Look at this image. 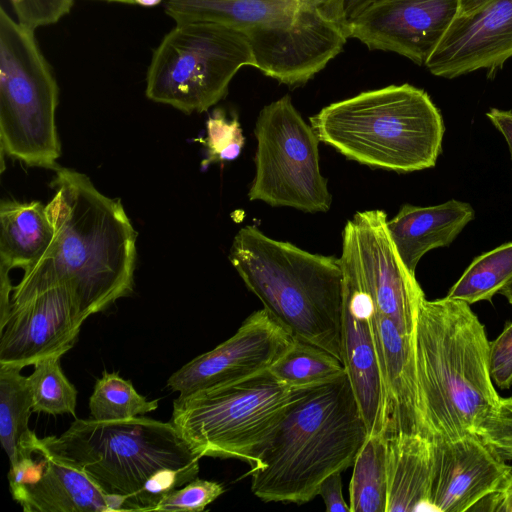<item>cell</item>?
<instances>
[{"mask_svg": "<svg viewBox=\"0 0 512 512\" xmlns=\"http://www.w3.org/2000/svg\"><path fill=\"white\" fill-rule=\"evenodd\" d=\"M39 455L38 460H34L32 456H25L10 465L7 476L11 493L23 486L35 484L42 478L47 466V458Z\"/></svg>", "mask_w": 512, "mask_h": 512, "instance_id": "d590c367", "label": "cell"}, {"mask_svg": "<svg viewBox=\"0 0 512 512\" xmlns=\"http://www.w3.org/2000/svg\"><path fill=\"white\" fill-rule=\"evenodd\" d=\"M134 4H139L146 7L158 5L162 0H133Z\"/></svg>", "mask_w": 512, "mask_h": 512, "instance_id": "7bdbcfd3", "label": "cell"}, {"mask_svg": "<svg viewBox=\"0 0 512 512\" xmlns=\"http://www.w3.org/2000/svg\"><path fill=\"white\" fill-rule=\"evenodd\" d=\"M74 0H10L17 21L37 29L57 23L67 15Z\"/></svg>", "mask_w": 512, "mask_h": 512, "instance_id": "836d02e7", "label": "cell"}, {"mask_svg": "<svg viewBox=\"0 0 512 512\" xmlns=\"http://www.w3.org/2000/svg\"><path fill=\"white\" fill-rule=\"evenodd\" d=\"M387 219L384 210L373 209L356 212L346 222L340 267L368 295L375 311L403 334L413 335L425 294L401 260Z\"/></svg>", "mask_w": 512, "mask_h": 512, "instance_id": "7c38bea8", "label": "cell"}, {"mask_svg": "<svg viewBox=\"0 0 512 512\" xmlns=\"http://www.w3.org/2000/svg\"><path fill=\"white\" fill-rule=\"evenodd\" d=\"M477 434L500 457L512 461V397H500Z\"/></svg>", "mask_w": 512, "mask_h": 512, "instance_id": "d6a6232c", "label": "cell"}, {"mask_svg": "<svg viewBox=\"0 0 512 512\" xmlns=\"http://www.w3.org/2000/svg\"><path fill=\"white\" fill-rule=\"evenodd\" d=\"M309 121L320 142L347 159L398 173L434 167L445 131L428 93L407 83L331 103Z\"/></svg>", "mask_w": 512, "mask_h": 512, "instance_id": "8992f818", "label": "cell"}, {"mask_svg": "<svg viewBox=\"0 0 512 512\" xmlns=\"http://www.w3.org/2000/svg\"><path fill=\"white\" fill-rule=\"evenodd\" d=\"M46 204L55 229L46 254L24 270L11 303L64 286L87 319L133 290L137 232L119 199H112L84 174L58 167Z\"/></svg>", "mask_w": 512, "mask_h": 512, "instance_id": "6da1fadb", "label": "cell"}, {"mask_svg": "<svg viewBox=\"0 0 512 512\" xmlns=\"http://www.w3.org/2000/svg\"><path fill=\"white\" fill-rule=\"evenodd\" d=\"M349 485L350 512H386V441L368 435L353 463Z\"/></svg>", "mask_w": 512, "mask_h": 512, "instance_id": "d4e9b609", "label": "cell"}, {"mask_svg": "<svg viewBox=\"0 0 512 512\" xmlns=\"http://www.w3.org/2000/svg\"><path fill=\"white\" fill-rule=\"evenodd\" d=\"M268 371L281 383L296 388L327 384L346 374L343 362L336 356L295 338Z\"/></svg>", "mask_w": 512, "mask_h": 512, "instance_id": "484cf974", "label": "cell"}, {"mask_svg": "<svg viewBox=\"0 0 512 512\" xmlns=\"http://www.w3.org/2000/svg\"><path fill=\"white\" fill-rule=\"evenodd\" d=\"M48 453L87 474L106 494L130 497L163 468L199 463L171 422L146 417L116 421L75 419L59 436L41 438Z\"/></svg>", "mask_w": 512, "mask_h": 512, "instance_id": "52a82bcc", "label": "cell"}, {"mask_svg": "<svg viewBox=\"0 0 512 512\" xmlns=\"http://www.w3.org/2000/svg\"><path fill=\"white\" fill-rule=\"evenodd\" d=\"M512 279V242L476 257L446 297L469 305L490 301Z\"/></svg>", "mask_w": 512, "mask_h": 512, "instance_id": "4316f807", "label": "cell"}, {"mask_svg": "<svg viewBox=\"0 0 512 512\" xmlns=\"http://www.w3.org/2000/svg\"><path fill=\"white\" fill-rule=\"evenodd\" d=\"M228 258L263 308L293 338L326 350L342 361L343 284L339 258L275 240L251 225L236 233Z\"/></svg>", "mask_w": 512, "mask_h": 512, "instance_id": "5b68a950", "label": "cell"}, {"mask_svg": "<svg viewBox=\"0 0 512 512\" xmlns=\"http://www.w3.org/2000/svg\"><path fill=\"white\" fill-rule=\"evenodd\" d=\"M311 388L285 385L267 370L233 385L178 396L170 422L201 458L238 459L249 465Z\"/></svg>", "mask_w": 512, "mask_h": 512, "instance_id": "ba28073f", "label": "cell"}, {"mask_svg": "<svg viewBox=\"0 0 512 512\" xmlns=\"http://www.w3.org/2000/svg\"><path fill=\"white\" fill-rule=\"evenodd\" d=\"M318 496L324 501L327 512H350L342 494L341 471L334 472L324 479L319 487Z\"/></svg>", "mask_w": 512, "mask_h": 512, "instance_id": "8d00e7d4", "label": "cell"}, {"mask_svg": "<svg viewBox=\"0 0 512 512\" xmlns=\"http://www.w3.org/2000/svg\"><path fill=\"white\" fill-rule=\"evenodd\" d=\"M457 11L458 0H374L349 21V37L422 66Z\"/></svg>", "mask_w": 512, "mask_h": 512, "instance_id": "5bb4252c", "label": "cell"}, {"mask_svg": "<svg viewBox=\"0 0 512 512\" xmlns=\"http://www.w3.org/2000/svg\"><path fill=\"white\" fill-rule=\"evenodd\" d=\"M60 358L55 355L38 361L27 376L33 412L75 417L77 390L62 371Z\"/></svg>", "mask_w": 512, "mask_h": 512, "instance_id": "f1b7e54d", "label": "cell"}, {"mask_svg": "<svg viewBox=\"0 0 512 512\" xmlns=\"http://www.w3.org/2000/svg\"><path fill=\"white\" fill-rule=\"evenodd\" d=\"M507 301L512 305V279L499 291Z\"/></svg>", "mask_w": 512, "mask_h": 512, "instance_id": "b9f144b4", "label": "cell"}, {"mask_svg": "<svg viewBox=\"0 0 512 512\" xmlns=\"http://www.w3.org/2000/svg\"><path fill=\"white\" fill-rule=\"evenodd\" d=\"M198 472L199 463L182 469L163 468L156 471L137 493L126 497L124 511H154L166 494L197 478Z\"/></svg>", "mask_w": 512, "mask_h": 512, "instance_id": "4dcf8cb0", "label": "cell"}, {"mask_svg": "<svg viewBox=\"0 0 512 512\" xmlns=\"http://www.w3.org/2000/svg\"><path fill=\"white\" fill-rule=\"evenodd\" d=\"M206 133L199 140L206 148L203 167L233 161L241 154L245 137L237 116L228 118L224 110L215 109L206 122Z\"/></svg>", "mask_w": 512, "mask_h": 512, "instance_id": "f546056e", "label": "cell"}, {"mask_svg": "<svg viewBox=\"0 0 512 512\" xmlns=\"http://www.w3.org/2000/svg\"><path fill=\"white\" fill-rule=\"evenodd\" d=\"M342 361L368 435L383 432V394L368 295L342 274ZM383 436V435H382Z\"/></svg>", "mask_w": 512, "mask_h": 512, "instance_id": "d6986e66", "label": "cell"}, {"mask_svg": "<svg viewBox=\"0 0 512 512\" xmlns=\"http://www.w3.org/2000/svg\"><path fill=\"white\" fill-rule=\"evenodd\" d=\"M372 1L374 0H346L345 12L348 20L355 18Z\"/></svg>", "mask_w": 512, "mask_h": 512, "instance_id": "ab89813d", "label": "cell"}, {"mask_svg": "<svg viewBox=\"0 0 512 512\" xmlns=\"http://www.w3.org/2000/svg\"><path fill=\"white\" fill-rule=\"evenodd\" d=\"M293 340L262 308L249 315L229 339L174 372L167 387L186 396L239 383L267 371Z\"/></svg>", "mask_w": 512, "mask_h": 512, "instance_id": "4fadbf2b", "label": "cell"}, {"mask_svg": "<svg viewBox=\"0 0 512 512\" xmlns=\"http://www.w3.org/2000/svg\"><path fill=\"white\" fill-rule=\"evenodd\" d=\"M373 333L383 394V432L421 434L431 431L419 382L414 334H403L387 317L374 311Z\"/></svg>", "mask_w": 512, "mask_h": 512, "instance_id": "ac0fdd59", "label": "cell"}, {"mask_svg": "<svg viewBox=\"0 0 512 512\" xmlns=\"http://www.w3.org/2000/svg\"><path fill=\"white\" fill-rule=\"evenodd\" d=\"M385 441L386 512L433 511V441L413 433H397Z\"/></svg>", "mask_w": 512, "mask_h": 512, "instance_id": "44dd1931", "label": "cell"}, {"mask_svg": "<svg viewBox=\"0 0 512 512\" xmlns=\"http://www.w3.org/2000/svg\"><path fill=\"white\" fill-rule=\"evenodd\" d=\"M85 320L64 286L11 303L0 326V364L24 368L64 355L73 347Z\"/></svg>", "mask_w": 512, "mask_h": 512, "instance_id": "9a60e30c", "label": "cell"}, {"mask_svg": "<svg viewBox=\"0 0 512 512\" xmlns=\"http://www.w3.org/2000/svg\"><path fill=\"white\" fill-rule=\"evenodd\" d=\"M107 2H118V3H126V4H134L133 0H101Z\"/></svg>", "mask_w": 512, "mask_h": 512, "instance_id": "ee69618b", "label": "cell"}, {"mask_svg": "<svg viewBox=\"0 0 512 512\" xmlns=\"http://www.w3.org/2000/svg\"><path fill=\"white\" fill-rule=\"evenodd\" d=\"M244 66L256 67V60L240 30L216 22H179L153 51L145 93L187 114L202 113L226 96Z\"/></svg>", "mask_w": 512, "mask_h": 512, "instance_id": "30bf717a", "label": "cell"}, {"mask_svg": "<svg viewBox=\"0 0 512 512\" xmlns=\"http://www.w3.org/2000/svg\"><path fill=\"white\" fill-rule=\"evenodd\" d=\"M488 363L494 385L509 389L512 386V321L506 322L502 332L489 342Z\"/></svg>", "mask_w": 512, "mask_h": 512, "instance_id": "e575fe53", "label": "cell"}, {"mask_svg": "<svg viewBox=\"0 0 512 512\" xmlns=\"http://www.w3.org/2000/svg\"><path fill=\"white\" fill-rule=\"evenodd\" d=\"M35 30L0 8V144L27 166L57 169L59 89Z\"/></svg>", "mask_w": 512, "mask_h": 512, "instance_id": "9c48e42d", "label": "cell"}, {"mask_svg": "<svg viewBox=\"0 0 512 512\" xmlns=\"http://www.w3.org/2000/svg\"><path fill=\"white\" fill-rule=\"evenodd\" d=\"M474 511L512 512V473L494 493L481 501Z\"/></svg>", "mask_w": 512, "mask_h": 512, "instance_id": "74e56055", "label": "cell"}, {"mask_svg": "<svg viewBox=\"0 0 512 512\" xmlns=\"http://www.w3.org/2000/svg\"><path fill=\"white\" fill-rule=\"evenodd\" d=\"M254 135L255 175L249 200L306 213L327 212L332 195L320 171V140L289 95L260 110Z\"/></svg>", "mask_w": 512, "mask_h": 512, "instance_id": "8fae6325", "label": "cell"}, {"mask_svg": "<svg viewBox=\"0 0 512 512\" xmlns=\"http://www.w3.org/2000/svg\"><path fill=\"white\" fill-rule=\"evenodd\" d=\"M367 436L347 374L315 386L255 452L251 490L264 502L307 503L325 478L353 465Z\"/></svg>", "mask_w": 512, "mask_h": 512, "instance_id": "7a4b0ae2", "label": "cell"}, {"mask_svg": "<svg viewBox=\"0 0 512 512\" xmlns=\"http://www.w3.org/2000/svg\"><path fill=\"white\" fill-rule=\"evenodd\" d=\"M486 116L496 127V129H498L499 132L504 136L508 144L512 160V111L491 108L486 113Z\"/></svg>", "mask_w": 512, "mask_h": 512, "instance_id": "f35d334b", "label": "cell"}, {"mask_svg": "<svg viewBox=\"0 0 512 512\" xmlns=\"http://www.w3.org/2000/svg\"><path fill=\"white\" fill-rule=\"evenodd\" d=\"M489 342L468 303L446 296L423 300L414 344L432 441L477 434L498 403L489 372Z\"/></svg>", "mask_w": 512, "mask_h": 512, "instance_id": "3957f363", "label": "cell"}, {"mask_svg": "<svg viewBox=\"0 0 512 512\" xmlns=\"http://www.w3.org/2000/svg\"><path fill=\"white\" fill-rule=\"evenodd\" d=\"M42 478L12 492L26 512H110L109 495L82 470L48 453Z\"/></svg>", "mask_w": 512, "mask_h": 512, "instance_id": "7402d4cb", "label": "cell"}, {"mask_svg": "<svg viewBox=\"0 0 512 512\" xmlns=\"http://www.w3.org/2000/svg\"><path fill=\"white\" fill-rule=\"evenodd\" d=\"M474 216L469 203L455 199L427 207L404 204L387 219V228L401 260L415 274L423 255L449 246Z\"/></svg>", "mask_w": 512, "mask_h": 512, "instance_id": "ffe728a7", "label": "cell"}, {"mask_svg": "<svg viewBox=\"0 0 512 512\" xmlns=\"http://www.w3.org/2000/svg\"><path fill=\"white\" fill-rule=\"evenodd\" d=\"M346 0H165L175 23L208 21L246 35L256 67L290 87L306 84L349 37Z\"/></svg>", "mask_w": 512, "mask_h": 512, "instance_id": "277c9868", "label": "cell"}, {"mask_svg": "<svg viewBox=\"0 0 512 512\" xmlns=\"http://www.w3.org/2000/svg\"><path fill=\"white\" fill-rule=\"evenodd\" d=\"M158 399L140 395L129 380L116 372H104L89 399L92 419L97 421L125 420L155 411Z\"/></svg>", "mask_w": 512, "mask_h": 512, "instance_id": "83f0119b", "label": "cell"}, {"mask_svg": "<svg viewBox=\"0 0 512 512\" xmlns=\"http://www.w3.org/2000/svg\"><path fill=\"white\" fill-rule=\"evenodd\" d=\"M22 367L0 364V440L10 465L37 453L40 438L30 430L33 401Z\"/></svg>", "mask_w": 512, "mask_h": 512, "instance_id": "cb8c5ba5", "label": "cell"}, {"mask_svg": "<svg viewBox=\"0 0 512 512\" xmlns=\"http://www.w3.org/2000/svg\"><path fill=\"white\" fill-rule=\"evenodd\" d=\"M511 57L512 0H490L467 15L456 16L424 66L446 79L479 69H486L491 78Z\"/></svg>", "mask_w": 512, "mask_h": 512, "instance_id": "2e32d148", "label": "cell"}, {"mask_svg": "<svg viewBox=\"0 0 512 512\" xmlns=\"http://www.w3.org/2000/svg\"><path fill=\"white\" fill-rule=\"evenodd\" d=\"M433 444V511H474L512 473V465L478 434L469 433L450 440L433 441Z\"/></svg>", "mask_w": 512, "mask_h": 512, "instance_id": "e0dca14e", "label": "cell"}, {"mask_svg": "<svg viewBox=\"0 0 512 512\" xmlns=\"http://www.w3.org/2000/svg\"><path fill=\"white\" fill-rule=\"evenodd\" d=\"M490 0H458V11L456 16L467 15Z\"/></svg>", "mask_w": 512, "mask_h": 512, "instance_id": "60d3db41", "label": "cell"}, {"mask_svg": "<svg viewBox=\"0 0 512 512\" xmlns=\"http://www.w3.org/2000/svg\"><path fill=\"white\" fill-rule=\"evenodd\" d=\"M0 271L28 269L48 251L55 229L47 205L3 200L0 204Z\"/></svg>", "mask_w": 512, "mask_h": 512, "instance_id": "603a6c76", "label": "cell"}, {"mask_svg": "<svg viewBox=\"0 0 512 512\" xmlns=\"http://www.w3.org/2000/svg\"><path fill=\"white\" fill-rule=\"evenodd\" d=\"M224 491L219 482L195 478L182 488L166 494L154 511L200 512Z\"/></svg>", "mask_w": 512, "mask_h": 512, "instance_id": "1f68e13d", "label": "cell"}]
</instances>
